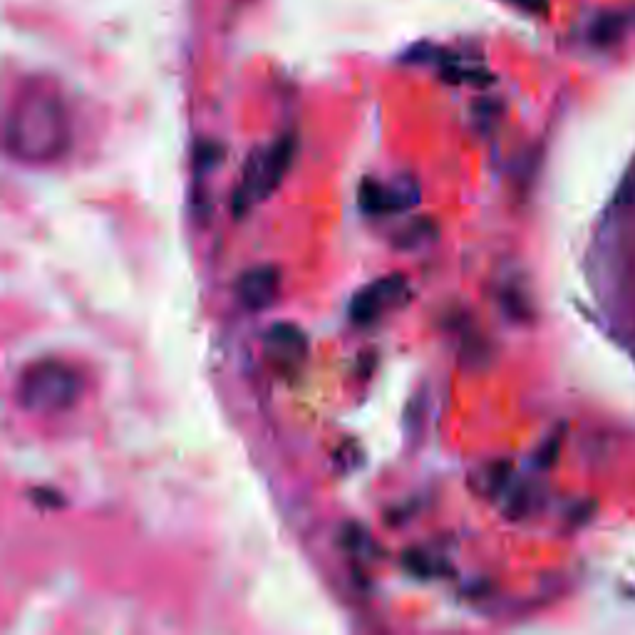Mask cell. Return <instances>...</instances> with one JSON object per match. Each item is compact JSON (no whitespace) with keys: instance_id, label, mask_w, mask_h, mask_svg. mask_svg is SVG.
Segmentation results:
<instances>
[{"instance_id":"obj_1","label":"cell","mask_w":635,"mask_h":635,"mask_svg":"<svg viewBox=\"0 0 635 635\" xmlns=\"http://www.w3.org/2000/svg\"><path fill=\"white\" fill-rule=\"evenodd\" d=\"M5 152L20 164L45 167L65 157L72 142L70 115L63 97L43 82L15 92L5 112Z\"/></svg>"},{"instance_id":"obj_2","label":"cell","mask_w":635,"mask_h":635,"mask_svg":"<svg viewBox=\"0 0 635 635\" xmlns=\"http://www.w3.org/2000/svg\"><path fill=\"white\" fill-rule=\"evenodd\" d=\"M80 375L55 358L35 360L18 375L15 400L25 412L38 417H55L72 410L80 400Z\"/></svg>"},{"instance_id":"obj_3","label":"cell","mask_w":635,"mask_h":635,"mask_svg":"<svg viewBox=\"0 0 635 635\" xmlns=\"http://www.w3.org/2000/svg\"><path fill=\"white\" fill-rule=\"evenodd\" d=\"M293 157H296V142H293L291 134L273 142L271 147L251 152V157L246 159L244 174H241L239 189L234 191V201H231L234 216H244L258 201L268 199L291 169Z\"/></svg>"},{"instance_id":"obj_4","label":"cell","mask_w":635,"mask_h":635,"mask_svg":"<svg viewBox=\"0 0 635 635\" xmlns=\"http://www.w3.org/2000/svg\"><path fill=\"white\" fill-rule=\"evenodd\" d=\"M407 296H410V288H407L405 276L392 273V276L378 278V281L368 283L355 293L353 301H350V320L358 325L375 323L382 313L392 311L402 301H407Z\"/></svg>"},{"instance_id":"obj_5","label":"cell","mask_w":635,"mask_h":635,"mask_svg":"<svg viewBox=\"0 0 635 635\" xmlns=\"http://www.w3.org/2000/svg\"><path fill=\"white\" fill-rule=\"evenodd\" d=\"M420 201V184L415 177H395L390 184L365 179L360 184V209L370 216L402 214Z\"/></svg>"},{"instance_id":"obj_6","label":"cell","mask_w":635,"mask_h":635,"mask_svg":"<svg viewBox=\"0 0 635 635\" xmlns=\"http://www.w3.org/2000/svg\"><path fill=\"white\" fill-rule=\"evenodd\" d=\"M268 360L283 373H293L308 358V338L296 323H273L263 335Z\"/></svg>"},{"instance_id":"obj_7","label":"cell","mask_w":635,"mask_h":635,"mask_svg":"<svg viewBox=\"0 0 635 635\" xmlns=\"http://www.w3.org/2000/svg\"><path fill=\"white\" fill-rule=\"evenodd\" d=\"M278 293H281V271L271 263L249 268V271L241 273L239 283H236L239 303L251 313L271 308L278 301Z\"/></svg>"},{"instance_id":"obj_8","label":"cell","mask_w":635,"mask_h":635,"mask_svg":"<svg viewBox=\"0 0 635 635\" xmlns=\"http://www.w3.org/2000/svg\"><path fill=\"white\" fill-rule=\"evenodd\" d=\"M427 226H430V221H417V224H412L405 234L397 236V246H400V249H420L422 244L435 239V229L422 234V229H427Z\"/></svg>"},{"instance_id":"obj_9","label":"cell","mask_w":635,"mask_h":635,"mask_svg":"<svg viewBox=\"0 0 635 635\" xmlns=\"http://www.w3.org/2000/svg\"><path fill=\"white\" fill-rule=\"evenodd\" d=\"M504 3L516 5L521 10H529V13H544L546 0H504Z\"/></svg>"}]
</instances>
